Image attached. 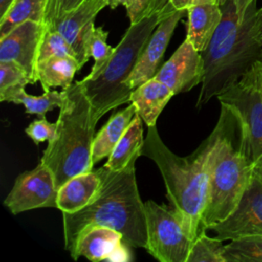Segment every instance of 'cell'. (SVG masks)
I'll use <instances>...</instances> for the list:
<instances>
[{
  "mask_svg": "<svg viewBox=\"0 0 262 262\" xmlns=\"http://www.w3.org/2000/svg\"><path fill=\"white\" fill-rule=\"evenodd\" d=\"M140 156H135L120 171H111L103 166V180L96 198L78 212L62 213L64 249L71 257L80 232L94 225L121 232L130 247L146 248L145 206L140 199L135 175V163Z\"/></svg>",
  "mask_w": 262,
  "mask_h": 262,
  "instance_id": "cell-1",
  "label": "cell"
},
{
  "mask_svg": "<svg viewBox=\"0 0 262 262\" xmlns=\"http://www.w3.org/2000/svg\"><path fill=\"white\" fill-rule=\"evenodd\" d=\"M214 142L211 134L188 157L174 154L161 139L157 125L147 127L142 156L152 160L164 179L167 198L189 236L205 230L202 218L209 188V157Z\"/></svg>",
  "mask_w": 262,
  "mask_h": 262,
  "instance_id": "cell-2",
  "label": "cell"
},
{
  "mask_svg": "<svg viewBox=\"0 0 262 262\" xmlns=\"http://www.w3.org/2000/svg\"><path fill=\"white\" fill-rule=\"evenodd\" d=\"M222 19L209 45L201 52L204 78L195 106L201 108L217 97L262 58V43L254 31L256 1L241 18L232 0L222 5Z\"/></svg>",
  "mask_w": 262,
  "mask_h": 262,
  "instance_id": "cell-3",
  "label": "cell"
},
{
  "mask_svg": "<svg viewBox=\"0 0 262 262\" xmlns=\"http://www.w3.org/2000/svg\"><path fill=\"white\" fill-rule=\"evenodd\" d=\"M62 90L64 101L59 107L56 133L40 161L53 172L57 188L72 177L92 170V144L97 124L80 81Z\"/></svg>",
  "mask_w": 262,
  "mask_h": 262,
  "instance_id": "cell-4",
  "label": "cell"
},
{
  "mask_svg": "<svg viewBox=\"0 0 262 262\" xmlns=\"http://www.w3.org/2000/svg\"><path fill=\"white\" fill-rule=\"evenodd\" d=\"M233 115L224 106L214 130V142L209 157V188L206 208L202 218L208 229L227 216L237 206L254 170L243 147L235 146L232 139Z\"/></svg>",
  "mask_w": 262,
  "mask_h": 262,
  "instance_id": "cell-5",
  "label": "cell"
},
{
  "mask_svg": "<svg viewBox=\"0 0 262 262\" xmlns=\"http://www.w3.org/2000/svg\"><path fill=\"white\" fill-rule=\"evenodd\" d=\"M167 16L164 13H151L131 24L100 74L94 79L84 78L80 81L97 123L107 112L130 102L132 89L127 81L150 35Z\"/></svg>",
  "mask_w": 262,
  "mask_h": 262,
  "instance_id": "cell-6",
  "label": "cell"
},
{
  "mask_svg": "<svg viewBox=\"0 0 262 262\" xmlns=\"http://www.w3.org/2000/svg\"><path fill=\"white\" fill-rule=\"evenodd\" d=\"M217 98L234 116L239 145L255 164L262 158V58Z\"/></svg>",
  "mask_w": 262,
  "mask_h": 262,
  "instance_id": "cell-7",
  "label": "cell"
},
{
  "mask_svg": "<svg viewBox=\"0 0 262 262\" xmlns=\"http://www.w3.org/2000/svg\"><path fill=\"white\" fill-rule=\"evenodd\" d=\"M147 245L145 250L161 262H186L193 239L175 212L149 200L144 203Z\"/></svg>",
  "mask_w": 262,
  "mask_h": 262,
  "instance_id": "cell-8",
  "label": "cell"
},
{
  "mask_svg": "<svg viewBox=\"0 0 262 262\" xmlns=\"http://www.w3.org/2000/svg\"><path fill=\"white\" fill-rule=\"evenodd\" d=\"M57 192L53 172L43 163L19 174L4 200V206L14 215L37 208L57 206Z\"/></svg>",
  "mask_w": 262,
  "mask_h": 262,
  "instance_id": "cell-9",
  "label": "cell"
},
{
  "mask_svg": "<svg viewBox=\"0 0 262 262\" xmlns=\"http://www.w3.org/2000/svg\"><path fill=\"white\" fill-rule=\"evenodd\" d=\"M208 229L222 241L262 235V179L254 170L235 209L224 220Z\"/></svg>",
  "mask_w": 262,
  "mask_h": 262,
  "instance_id": "cell-10",
  "label": "cell"
},
{
  "mask_svg": "<svg viewBox=\"0 0 262 262\" xmlns=\"http://www.w3.org/2000/svg\"><path fill=\"white\" fill-rule=\"evenodd\" d=\"M174 93H184L202 83L204 59L202 53L185 38L172 56L164 62L155 76Z\"/></svg>",
  "mask_w": 262,
  "mask_h": 262,
  "instance_id": "cell-11",
  "label": "cell"
},
{
  "mask_svg": "<svg viewBox=\"0 0 262 262\" xmlns=\"http://www.w3.org/2000/svg\"><path fill=\"white\" fill-rule=\"evenodd\" d=\"M129 247L121 232L100 225L88 226L78 235L72 258L78 260L83 256L94 262H128L132 259Z\"/></svg>",
  "mask_w": 262,
  "mask_h": 262,
  "instance_id": "cell-12",
  "label": "cell"
},
{
  "mask_svg": "<svg viewBox=\"0 0 262 262\" xmlns=\"http://www.w3.org/2000/svg\"><path fill=\"white\" fill-rule=\"evenodd\" d=\"M45 24L28 20L0 38V60H12L20 66L31 77L37 79L38 51Z\"/></svg>",
  "mask_w": 262,
  "mask_h": 262,
  "instance_id": "cell-13",
  "label": "cell"
},
{
  "mask_svg": "<svg viewBox=\"0 0 262 262\" xmlns=\"http://www.w3.org/2000/svg\"><path fill=\"white\" fill-rule=\"evenodd\" d=\"M106 6H108L106 0H84L74 9L45 25L48 29L59 32L69 41L77 53L81 68L89 59L86 52V40L94 27L95 16Z\"/></svg>",
  "mask_w": 262,
  "mask_h": 262,
  "instance_id": "cell-14",
  "label": "cell"
},
{
  "mask_svg": "<svg viewBox=\"0 0 262 262\" xmlns=\"http://www.w3.org/2000/svg\"><path fill=\"white\" fill-rule=\"evenodd\" d=\"M185 11L175 10L157 26L145 44L133 73L127 81L128 86L132 90L157 75L170 39Z\"/></svg>",
  "mask_w": 262,
  "mask_h": 262,
  "instance_id": "cell-15",
  "label": "cell"
},
{
  "mask_svg": "<svg viewBox=\"0 0 262 262\" xmlns=\"http://www.w3.org/2000/svg\"><path fill=\"white\" fill-rule=\"evenodd\" d=\"M102 180L103 166L72 177L58 188L56 208L62 213L82 210L96 198Z\"/></svg>",
  "mask_w": 262,
  "mask_h": 262,
  "instance_id": "cell-16",
  "label": "cell"
},
{
  "mask_svg": "<svg viewBox=\"0 0 262 262\" xmlns=\"http://www.w3.org/2000/svg\"><path fill=\"white\" fill-rule=\"evenodd\" d=\"M172 96L173 91L154 77L132 90L130 102L135 105L136 113L145 125L150 127L157 125L159 116Z\"/></svg>",
  "mask_w": 262,
  "mask_h": 262,
  "instance_id": "cell-17",
  "label": "cell"
},
{
  "mask_svg": "<svg viewBox=\"0 0 262 262\" xmlns=\"http://www.w3.org/2000/svg\"><path fill=\"white\" fill-rule=\"evenodd\" d=\"M186 12L188 19L186 39L198 51L203 52L222 19L221 5L217 3L198 4L187 8Z\"/></svg>",
  "mask_w": 262,
  "mask_h": 262,
  "instance_id": "cell-18",
  "label": "cell"
},
{
  "mask_svg": "<svg viewBox=\"0 0 262 262\" xmlns=\"http://www.w3.org/2000/svg\"><path fill=\"white\" fill-rule=\"evenodd\" d=\"M136 107L130 102L125 108L114 113L103 127L95 134L92 144V162L98 163L104 158H108L113 149L121 139L130 125Z\"/></svg>",
  "mask_w": 262,
  "mask_h": 262,
  "instance_id": "cell-19",
  "label": "cell"
},
{
  "mask_svg": "<svg viewBox=\"0 0 262 262\" xmlns=\"http://www.w3.org/2000/svg\"><path fill=\"white\" fill-rule=\"evenodd\" d=\"M143 123L141 117L136 113L127 130L107 158L106 163L103 165L106 169L120 171L124 169L135 156L142 155L144 144Z\"/></svg>",
  "mask_w": 262,
  "mask_h": 262,
  "instance_id": "cell-20",
  "label": "cell"
},
{
  "mask_svg": "<svg viewBox=\"0 0 262 262\" xmlns=\"http://www.w3.org/2000/svg\"><path fill=\"white\" fill-rule=\"evenodd\" d=\"M77 58L73 56H52L37 63V79L44 91L53 87L68 88L73 84L77 71L81 70Z\"/></svg>",
  "mask_w": 262,
  "mask_h": 262,
  "instance_id": "cell-21",
  "label": "cell"
},
{
  "mask_svg": "<svg viewBox=\"0 0 262 262\" xmlns=\"http://www.w3.org/2000/svg\"><path fill=\"white\" fill-rule=\"evenodd\" d=\"M45 7L46 0H13L0 17V38L28 20L44 24Z\"/></svg>",
  "mask_w": 262,
  "mask_h": 262,
  "instance_id": "cell-22",
  "label": "cell"
},
{
  "mask_svg": "<svg viewBox=\"0 0 262 262\" xmlns=\"http://www.w3.org/2000/svg\"><path fill=\"white\" fill-rule=\"evenodd\" d=\"M64 101V92L55 90H46L42 95L36 96L28 94L25 89L11 95L8 102L23 104L26 108V114L37 115L40 118H44L46 113L52 111L55 107H60Z\"/></svg>",
  "mask_w": 262,
  "mask_h": 262,
  "instance_id": "cell-23",
  "label": "cell"
},
{
  "mask_svg": "<svg viewBox=\"0 0 262 262\" xmlns=\"http://www.w3.org/2000/svg\"><path fill=\"white\" fill-rule=\"evenodd\" d=\"M225 262H262V235H247L230 239L224 246Z\"/></svg>",
  "mask_w": 262,
  "mask_h": 262,
  "instance_id": "cell-24",
  "label": "cell"
},
{
  "mask_svg": "<svg viewBox=\"0 0 262 262\" xmlns=\"http://www.w3.org/2000/svg\"><path fill=\"white\" fill-rule=\"evenodd\" d=\"M108 33L101 27L95 26L90 31L86 40V52L89 57H93L94 64L90 73L85 77L86 79L96 78L103 70L110 58L112 57L115 48L110 46L106 42Z\"/></svg>",
  "mask_w": 262,
  "mask_h": 262,
  "instance_id": "cell-25",
  "label": "cell"
},
{
  "mask_svg": "<svg viewBox=\"0 0 262 262\" xmlns=\"http://www.w3.org/2000/svg\"><path fill=\"white\" fill-rule=\"evenodd\" d=\"M34 85L28 73L12 60H0V100L8 101L9 97L28 85Z\"/></svg>",
  "mask_w": 262,
  "mask_h": 262,
  "instance_id": "cell-26",
  "label": "cell"
},
{
  "mask_svg": "<svg viewBox=\"0 0 262 262\" xmlns=\"http://www.w3.org/2000/svg\"><path fill=\"white\" fill-rule=\"evenodd\" d=\"M223 242L216 236L210 237L206 229L203 230L194 239L186 262H225Z\"/></svg>",
  "mask_w": 262,
  "mask_h": 262,
  "instance_id": "cell-27",
  "label": "cell"
},
{
  "mask_svg": "<svg viewBox=\"0 0 262 262\" xmlns=\"http://www.w3.org/2000/svg\"><path fill=\"white\" fill-rule=\"evenodd\" d=\"M52 56H73L77 58V53L59 32L46 27L39 45L38 61Z\"/></svg>",
  "mask_w": 262,
  "mask_h": 262,
  "instance_id": "cell-28",
  "label": "cell"
},
{
  "mask_svg": "<svg viewBox=\"0 0 262 262\" xmlns=\"http://www.w3.org/2000/svg\"><path fill=\"white\" fill-rule=\"evenodd\" d=\"M57 123H50L46 118H40L34 120L27 128L26 133L34 141L36 145L44 141H51L56 133Z\"/></svg>",
  "mask_w": 262,
  "mask_h": 262,
  "instance_id": "cell-29",
  "label": "cell"
},
{
  "mask_svg": "<svg viewBox=\"0 0 262 262\" xmlns=\"http://www.w3.org/2000/svg\"><path fill=\"white\" fill-rule=\"evenodd\" d=\"M84 0H46L44 24L48 25L61 14L74 9Z\"/></svg>",
  "mask_w": 262,
  "mask_h": 262,
  "instance_id": "cell-30",
  "label": "cell"
},
{
  "mask_svg": "<svg viewBox=\"0 0 262 262\" xmlns=\"http://www.w3.org/2000/svg\"><path fill=\"white\" fill-rule=\"evenodd\" d=\"M152 0H130L126 6L127 15L131 24L139 21L148 15L149 7Z\"/></svg>",
  "mask_w": 262,
  "mask_h": 262,
  "instance_id": "cell-31",
  "label": "cell"
},
{
  "mask_svg": "<svg viewBox=\"0 0 262 262\" xmlns=\"http://www.w3.org/2000/svg\"><path fill=\"white\" fill-rule=\"evenodd\" d=\"M226 0H169V3L164 13H172L175 10H186L187 8L198 5V4H205V3H217L222 5Z\"/></svg>",
  "mask_w": 262,
  "mask_h": 262,
  "instance_id": "cell-32",
  "label": "cell"
},
{
  "mask_svg": "<svg viewBox=\"0 0 262 262\" xmlns=\"http://www.w3.org/2000/svg\"><path fill=\"white\" fill-rule=\"evenodd\" d=\"M234 5H235V8H236V11L239 15L241 18H243L246 13H247V10L248 8L251 6V4L253 2H255L256 0H232Z\"/></svg>",
  "mask_w": 262,
  "mask_h": 262,
  "instance_id": "cell-33",
  "label": "cell"
},
{
  "mask_svg": "<svg viewBox=\"0 0 262 262\" xmlns=\"http://www.w3.org/2000/svg\"><path fill=\"white\" fill-rule=\"evenodd\" d=\"M254 31L259 39V41L262 43V7L257 9L256 15H255V23H254Z\"/></svg>",
  "mask_w": 262,
  "mask_h": 262,
  "instance_id": "cell-34",
  "label": "cell"
},
{
  "mask_svg": "<svg viewBox=\"0 0 262 262\" xmlns=\"http://www.w3.org/2000/svg\"><path fill=\"white\" fill-rule=\"evenodd\" d=\"M168 3H169V0H152L150 7H149L148 14L162 13L165 10V8L167 7Z\"/></svg>",
  "mask_w": 262,
  "mask_h": 262,
  "instance_id": "cell-35",
  "label": "cell"
},
{
  "mask_svg": "<svg viewBox=\"0 0 262 262\" xmlns=\"http://www.w3.org/2000/svg\"><path fill=\"white\" fill-rule=\"evenodd\" d=\"M106 1H107L108 7L115 9V8H117L120 5H123V6L126 7L130 0H106Z\"/></svg>",
  "mask_w": 262,
  "mask_h": 262,
  "instance_id": "cell-36",
  "label": "cell"
},
{
  "mask_svg": "<svg viewBox=\"0 0 262 262\" xmlns=\"http://www.w3.org/2000/svg\"><path fill=\"white\" fill-rule=\"evenodd\" d=\"M254 172L262 179V158L254 164Z\"/></svg>",
  "mask_w": 262,
  "mask_h": 262,
  "instance_id": "cell-37",
  "label": "cell"
}]
</instances>
